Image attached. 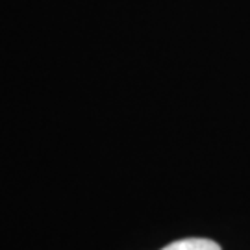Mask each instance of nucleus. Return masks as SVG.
<instances>
[{
  "label": "nucleus",
  "mask_w": 250,
  "mask_h": 250,
  "mask_svg": "<svg viewBox=\"0 0 250 250\" xmlns=\"http://www.w3.org/2000/svg\"><path fill=\"white\" fill-rule=\"evenodd\" d=\"M161 250H223L219 245L211 239L204 237H188V239H180L163 247Z\"/></svg>",
  "instance_id": "nucleus-1"
}]
</instances>
